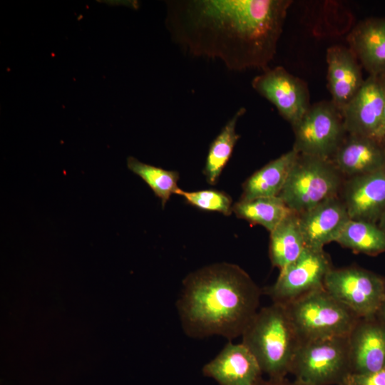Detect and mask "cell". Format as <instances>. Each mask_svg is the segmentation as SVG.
Instances as JSON below:
<instances>
[{
    "label": "cell",
    "mask_w": 385,
    "mask_h": 385,
    "mask_svg": "<svg viewBox=\"0 0 385 385\" xmlns=\"http://www.w3.org/2000/svg\"><path fill=\"white\" fill-rule=\"evenodd\" d=\"M290 0H171L165 26L173 42L194 57L227 69H265L273 60Z\"/></svg>",
    "instance_id": "cell-1"
},
{
    "label": "cell",
    "mask_w": 385,
    "mask_h": 385,
    "mask_svg": "<svg viewBox=\"0 0 385 385\" xmlns=\"http://www.w3.org/2000/svg\"><path fill=\"white\" fill-rule=\"evenodd\" d=\"M183 286L177 308L185 333L192 338L242 336L262 292L243 269L227 262L190 273Z\"/></svg>",
    "instance_id": "cell-2"
},
{
    "label": "cell",
    "mask_w": 385,
    "mask_h": 385,
    "mask_svg": "<svg viewBox=\"0 0 385 385\" xmlns=\"http://www.w3.org/2000/svg\"><path fill=\"white\" fill-rule=\"evenodd\" d=\"M242 337L270 379L290 372L301 342L283 304L272 302L258 310Z\"/></svg>",
    "instance_id": "cell-3"
},
{
    "label": "cell",
    "mask_w": 385,
    "mask_h": 385,
    "mask_svg": "<svg viewBox=\"0 0 385 385\" xmlns=\"http://www.w3.org/2000/svg\"><path fill=\"white\" fill-rule=\"evenodd\" d=\"M283 305L301 343L348 337L359 319L324 287Z\"/></svg>",
    "instance_id": "cell-4"
},
{
    "label": "cell",
    "mask_w": 385,
    "mask_h": 385,
    "mask_svg": "<svg viewBox=\"0 0 385 385\" xmlns=\"http://www.w3.org/2000/svg\"><path fill=\"white\" fill-rule=\"evenodd\" d=\"M342 175L331 159L299 154L278 196L300 214L337 197Z\"/></svg>",
    "instance_id": "cell-5"
},
{
    "label": "cell",
    "mask_w": 385,
    "mask_h": 385,
    "mask_svg": "<svg viewBox=\"0 0 385 385\" xmlns=\"http://www.w3.org/2000/svg\"><path fill=\"white\" fill-rule=\"evenodd\" d=\"M290 372L300 385H340L351 373L348 337L301 343Z\"/></svg>",
    "instance_id": "cell-6"
},
{
    "label": "cell",
    "mask_w": 385,
    "mask_h": 385,
    "mask_svg": "<svg viewBox=\"0 0 385 385\" xmlns=\"http://www.w3.org/2000/svg\"><path fill=\"white\" fill-rule=\"evenodd\" d=\"M292 128L295 151L329 159L347 135L342 111L331 100L311 105Z\"/></svg>",
    "instance_id": "cell-7"
},
{
    "label": "cell",
    "mask_w": 385,
    "mask_h": 385,
    "mask_svg": "<svg viewBox=\"0 0 385 385\" xmlns=\"http://www.w3.org/2000/svg\"><path fill=\"white\" fill-rule=\"evenodd\" d=\"M324 288L359 318L375 316L385 303V282L357 267H332L324 279Z\"/></svg>",
    "instance_id": "cell-8"
},
{
    "label": "cell",
    "mask_w": 385,
    "mask_h": 385,
    "mask_svg": "<svg viewBox=\"0 0 385 385\" xmlns=\"http://www.w3.org/2000/svg\"><path fill=\"white\" fill-rule=\"evenodd\" d=\"M332 268L323 249L307 247L292 263L280 270L276 282L262 292L272 302L286 304L324 287V279Z\"/></svg>",
    "instance_id": "cell-9"
},
{
    "label": "cell",
    "mask_w": 385,
    "mask_h": 385,
    "mask_svg": "<svg viewBox=\"0 0 385 385\" xmlns=\"http://www.w3.org/2000/svg\"><path fill=\"white\" fill-rule=\"evenodd\" d=\"M253 89L272 103L280 115L293 127L309 108L307 83L284 68H267L251 82Z\"/></svg>",
    "instance_id": "cell-10"
},
{
    "label": "cell",
    "mask_w": 385,
    "mask_h": 385,
    "mask_svg": "<svg viewBox=\"0 0 385 385\" xmlns=\"http://www.w3.org/2000/svg\"><path fill=\"white\" fill-rule=\"evenodd\" d=\"M384 107L385 77L384 75H369L355 96L342 111L347 134L381 141V127Z\"/></svg>",
    "instance_id": "cell-11"
},
{
    "label": "cell",
    "mask_w": 385,
    "mask_h": 385,
    "mask_svg": "<svg viewBox=\"0 0 385 385\" xmlns=\"http://www.w3.org/2000/svg\"><path fill=\"white\" fill-rule=\"evenodd\" d=\"M342 200L351 220L376 223L385 211V167L349 178Z\"/></svg>",
    "instance_id": "cell-12"
},
{
    "label": "cell",
    "mask_w": 385,
    "mask_h": 385,
    "mask_svg": "<svg viewBox=\"0 0 385 385\" xmlns=\"http://www.w3.org/2000/svg\"><path fill=\"white\" fill-rule=\"evenodd\" d=\"M374 317L359 318L348 335L351 373L385 368V327L373 322Z\"/></svg>",
    "instance_id": "cell-13"
},
{
    "label": "cell",
    "mask_w": 385,
    "mask_h": 385,
    "mask_svg": "<svg viewBox=\"0 0 385 385\" xmlns=\"http://www.w3.org/2000/svg\"><path fill=\"white\" fill-rule=\"evenodd\" d=\"M300 230L307 247L323 249L336 242L350 220L346 206L338 196L329 198L298 214Z\"/></svg>",
    "instance_id": "cell-14"
},
{
    "label": "cell",
    "mask_w": 385,
    "mask_h": 385,
    "mask_svg": "<svg viewBox=\"0 0 385 385\" xmlns=\"http://www.w3.org/2000/svg\"><path fill=\"white\" fill-rule=\"evenodd\" d=\"M219 385H257L262 373L252 352L242 343H227L202 369Z\"/></svg>",
    "instance_id": "cell-15"
},
{
    "label": "cell",
    "mask_w": 385,
    "mask_h": 385,
    "mask_svg": "<svg viewBox=\"0 0 385 385\" xmlns=\"http://www.w3.org/2000/svg\"><path fill=\"white\" fill-rule=\"evenodd\" d=\"M326 59L331 101L342 111L364 82L362 66L351 49L344 46L329 47Z\"/></svg>",
    "instance_id": "cell-16"
},
{
    "label": "cell",
    "mask_w": 385,
    "mask_h": 385,
    "mask_svg": "<svg viewBox=\"0 0 385 385\" xmlns=\"http://www.w3.org/2000/svg\"><path fill=\"white\" fill-rule=\"evenodd\" d=\"M331 160L341 174L349 178L371 173L385 167V143L347 134Z\"/></svg>",
    "instance_id": "cell-17"
},
{
    "label": "cell",
    "mask_w": 385,
    "mask_h": 385,
    "mask_svg": "<svg viewBox=\"0 0 385 385\" xmlns=\"http://www.w3.org/2000/svg\"><path fill=\"white\" fill-rule=\"evenodd\" d=\"M349 48L369 75L385 73V18L361 21L346 38Z\"/></svg>",
    "instance_id": "cell-18"
},
{
    "label": "cell",
    "mask_w": 385,
    "mask_h": 385,
    "mask_svg": "<svg viewBox=\"0 0 385 385\" xmlns=\"http://www.w3.org/2000/svg\"><path fill=\"white\" fill-rule=\"evenodd\" d=\"M298 155L292 148L255 172L242 184L240 200L278 196Z\"/></svg>",
    "instance_id": "cell-19"
},
{
    "label": "cell",
    "mask_w": 385,
    "mask_h": 385,
    "mask_svg": "<svg viewBox=\"0 0 385 385\" xmlns=\"http://www.w3.org/2000/svg\"><path fill=\"white\" fill-rule=\"evenodd\" d=\"M305 247L299 216L294 212L270 232V258L272 266L279 270L294 262Z\"/></svg>",
    "instance_id": "cell-20"
},
{
    "label": "cell",
    "mask_w": 385,
    "mask_h": 385,
    "mask_svg": "<svg viewBox=\"0 0 385 385\" xmlns=\"http://www.w3.org/2000/svg\"><path fill=\"white\" fill-rule=\"evenodd\" d=\"M246 113L240 108L223 126L220 133L211 143L206 157L203 173L210 185H215L232 154L240 138L236 131L238 120Z\"/></svg>",
    "instance_id": "cell-21"
},
{
    "label": "cell",
    "mask_w": 385,
    "mask_h": 385,
    "mask_svg": "<svg viewBox=\"0 0 385 385\" xmlns=\"http://www.w3.org/2000/svg\"><path fill=\"white\" fill-rule=\"evenodd\" d=\"M292 212L279 196L240 200L232 207L237 217L260 225L270 232Z\"/></svg>",
    "instance_id": "cell-22"
},
{
    "label": "cell",
    "mask_w": 385,
    "mask_h": 385,
    "mask_svg": "<svg viewBox=\"0 0 385 385\" xmlns=\"http://www.w3.org/2000/svg\"><path fill=\"white\" fill-rule=\"evenodd\" d=\"M336 242L354 252L369 255L385 252V232L371 222L350 219Z\"/></svg>",
    "instance_id": "cell-23"
},
{
    "label": "cell",
    "mask_w": 385,
    "mask_h": 385,
    "mask_svg": "<svg viewBox=\"0 0 385 385\" xmlns=\"http://www.w3.org/2000/svg\"><path fill=\"white\" fill-rule=\"evenodd\" d=\"M128 168L139 176L161 200L163 208L173 194H176L179 188V173L162 168L144 163L134 157L127 158Z\"/></svg>",
    "instance_id": "cell-24"
},
{
    "label": "cell",
    "mask_w": 385,
    "mask_h": 385,
    "mask_svg": "<svg viewBox=\"0 0 385 385\" xmlns=\"http://www.w3.org/2000/svg\"><path fill=\"white\" fill-rule=\"evenodd\" d=\"M176 194L183 197L188 204L202 210L217 212L225 215L232 212V200L223 191L209 189L188 192L179 188Z\"/></svg>",
    "instance_id": "cell-25"
},
{
    "label": "cell",
    "mask_w": 385,
    "mask_h": 385,
    "mask_svg": "<svg viewBox=\"0 0 385 385\" xmlns=\"http://www.w3.org/2000/svg\"><path fill=\"white\" fill-rule=\"evenodd\" d=\"M340 385H385V368L372 373H350Z\"/></svg>",
    "instance_id": "cell-26"
},
{
    "label": "cell",
    "mask_w": 385,
    "mask_h": 385,
    "mask_svg": "<svg viewBox=\"0 0 385 385\" xmlns=\"http://www.w3.org/2000/svg\"><path fill=\"white\" fill-rule=\"evenodd\" d=\"M257 385H300L296 381L290 383L283 379H269L267 381L262 380V379L257 383Z\"/></svg>",
    "instance_id": "cell-27"
},
{
    "label": "cell",
    "mask_w": 385,
    "mask_h": 385,
    "mask_svg": "<svg viewBox=\"0 0 385 385\" xmlns=\"http://www.w3.org/2000/svg\"><path fill=\"white\" fill-rule=\"evenodd\" d=\"M381 140L385 143V107H384L382 121H381Z\"/></svg>",
    "instance_id": "cell-28"
},
{
    "label": "cell",
    "mask_w": 385,
    "mask_h": 385,
    "mask_svg": "<svg viewBox=\"0 0 385 385\" xmlns=\"http://www.w3.org/2000/svg\"><path fill=\"white\" fill-rule=\"evenodd\" d=\"M379 227L385 232V211L379 220Z\"/></svg>",
    "instance_id": "cell-29"
},
{
    "label": "cell",
    "mask_w": 385,
    "mask_h": 385,
    "mask_svg": "<svg viewBox=\"0 0 385 385\" xmlns=\"http://www.w3.org/2000/svg\"><path fill=\"white\" fill-rule=\"evenodd\" d=\"M380 313H382L383 317L385 320V303L383 304L381 309L379 311Z\"/></svg>",
    "instance_id": "cell-30"
},
{
    "label": "cell",
    "mask_w": 385,
    "mask_h": 385,
    "mask_svg": "<svg viewBox=\"0 0 385 385\" xmlns=\"http://www.w3.org/2000/svg\"><path fill=\"white\" fill-rule=\"evenodd\" d=\"M382 75H384V76L385 77V73H384V74H382Z\"/></svg>",
    "instance_id": "cell-31"
}]
</instances>
